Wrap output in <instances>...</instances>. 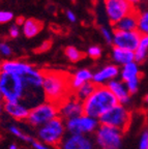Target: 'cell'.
<instances>
[{
	"label": "cell",
	"mask_w": 148,
	"mask_h": 149,
	"mask_svg": "<svg viewBox=\"0 0 148 149\" xmlns=\"http://www.w3.org/2000/svg\"><path fill=\"white\" fill-rule=\"evenodd\" d=\"M44 82L43 92L48 102H51L58 108L74 94L70 85L71 74L60 70H43Z\"/></svg>",
	"instance_id": "obj_1"
},
{
	"label": "cell",
	"mask_w": 148,
	"mask_h": 149,
	"mask_svg": "<svg viewBox=\"0 0 148 149\" xmlns=\"http://www.w3.org/2000/svg\"><path fill=\"white\" fill-rule=\"evenodd\" d=\"M118 104V100L108 87L105 85L96 86L94 92L83 102L84 115L95 119L100 118Z\"/></svg>",
	"instance_id": "obj_2"
},
{
	"label": "cell",
	"mask_w": 148,
	"mask_h": 149,
	"mask_svg": "<svg viewBox=\"0 0 148 149\" xmlns=\"http://www.w3.org/2000/svg\"><path fill=\"white\" fill-rule=\"evenodd\" d=\"M0 92L4 102H20L24 94V83L17 74H0Z\"/></svg>",
	"instance_id": "obj_3"
},
{
	"label": "cell",
	"mask_w": 148,
	"mask_h": 149,
	"mask_svg": "<svg viewBox=\"0 0 148 149\" xmlns=\"http://www.w3.org/2000/svg\"><path fill=\"white\" fill-rule=\"evenodd\" d=\"M65 133L63 119L56 117L38 130V137L43 142L54 147H60Z\"/></svg>",
	"instance_id": "obj_4"
},
{
	"label": "cell",
	"mask_w": 148,
	"mask_h": 149,
	"mask_svg": "<svg viewBox=\"0 0 148 149\" xmlns=\"http://www.w3.org/2000/svg\"><path fill=\"white\" fill-rule=\"evenodd\" d=\"M131 122V114L123 105L118 104L111 110L106 112L100 117V123L102 125L111 126L117 130L124 132L127 130Z\"/></svg>",
	"instance_id": "obj_5"
},
{
	"label": "cell",
	"mask_w": 148,
	"mask_h": 149,
	"mask_svg": "<svg viewBox=\"0 0 148 149\" xmlns=\"http://www.w3.org/2000/svg\"><path fill=\"white\" fill-rule=\"evenodd\" d=\"M95 139L101 149H120L122 145V132L111 126L101 125L96 132Z\"/></svg>",
	"instance_id": "obj_6"
},
{
	"label": "cell",
	"mask_w": 148,
	"mask_h": 149,
	"mask_svg": "<svg viewBox=\"0 0 148 149\" xmlns=\"http://www.w3.org/2000/svg\"><path fill=\"white\" fill-rule=\"evenodd\" d=\"M59 110L51 102H42L32 110H30L28 122L33 126H43L52 119L58 117Z\"/></svg>",
	"instance_id": "obj_7"
},
{
	"label": "cell",
	"mask_w": 148,
	"mask_h": 149,
	"mask_svg": "<svg viewBox=\"0 0 148 149\" xmlns=\"http://www.w3.org/2000/svg\"><path fill=\"white\" fill-rule=\"evenodd\" d=\"M107 17L115 25L127 15L135 13V7L126 0H104Z\"/></svg>",
	"instance_id": "obj_8"
},
{
	"label": "cell",
	"mask_w": 148,
	"mask_h": 149,
	"mask_svg": "<svg viewBox=\"0 0 148 149\" xmlns=\"http://www.w3.org/2000/svg\"><path fill=\"white\" fill-rule=\"evenodd\" d=\"M142 35L138 31H114L113 46L119 49H124L127 51L135 52L141 42Z\"/></svg>",
	"instance_id": "obj_9"
},
{
	"label": "cell",
	"mask_w": 148,
	"mask_h": 149,
	"mask_svg": "<svg viewBox=\"0 0 148 149\" xmlns=\"http://www.w3.org/2000/svg\"><path fill=\"white\" fill-rule=\"evenodd\" d=\"M98 125V121L95 118L88 116H80L66 120V128L71 135H84L92 133Z\"/></svg>",
	"instance_id": "obj_10"
},
{
	"label": "cell",
	"mask_w": 148,
	"mask_h": 149,
	"mask_svg": "<svg viewBox=\"0 0 148 149\" xmlns=\"http://www.w3.org/2000/svg\"><path fill=\"white\" fill-rule=\"evenodd\" d=\"M59 114L61 118L70 120L73 118H77L84 114L83 111V102H80L76 96L73 94L68 100H66L63 105L59 108Z\"/></svg>",
	"instance_id": "obj_11"
},
{
	"label": "cell",
	"mask_w": 148,
	"mask_h": 149,
	"mask_svg": "<svg viewBox=\"0 0 148 149\" xmlns=\"http://www.w3.org/2000/svg\"><path fill=\"white\" fill-rule=\"evenodd\" d=\"M119 74H120V70L118 68V65L108 64L93 74L92 82L96 86H103L106 82L109 83L112 80H115Z\"/></svg>",
	"instance_id": "obj_12"
},
{
	"label": "cell",
	"mask_w": 148,
	"mask_h": 149,
	"mask_svg": "<svg viewBox=\"0 0 148 149\" xmlns=\"http://www.w3.org/2000/svg\"><path fill=\"white\" fill-rule=\"evenodd\" d=\"M62 149H94L92 140L85 135H71L62 141Z\"/></svg>",
	"instance_id": "obj_13"
},
{
	"label": "cell",
	"mask_w": 148,
	"mask_h": 149,
	"mask_svg": "<svg viewBox=\"0 0 148 149\" xmlns=\"http://www.w3.org/2000/svg\"><path fill=\"white\" fill-rule=\"evenodd\" d=\"M30 64L20 60H3L0 63V72H8L22 77L32 68Z\"/></svg>",
	"instance_id": "obj_14"
},
{
	"label": "cell",
	"mask_w": 148,
	"mask_h": 149,
	"mask_svg": "<svg viewBox=\"0 0 148 149\" xmlns=\"http://www.w3.org/2000/svg\"><path fill=\"white\" fill-rule=\"evenodd\" d=\"M3 109L10 117L16 120H27L30 111L20 102H4Z\"/></svg>",
	"instance_id": "obj_15"
},
{
	"label": "cell",
	"mask_w": 148,
	"mask_h": 149,
	"mask_svg": "<svg viewBox=\"0 0 148 149\" xmlns=\"http://www.w3.org/2000/svg\"><path fill=\"white\" fill-rule=\"evenodd\" d=\"M107 87L109 88V90L113 93L118 100V102H120V105H125L130 102L131 100V94L128 93L124 82L119 81V80H112L109 83L107 84Z\"/></svg>",
	"instance_id": "obj_16"
},
{
	"label": "cell",
	"mask_w": 148,
	"mask_h": 149,
	"mask_svg": "<svg viewBox=\"0 0 148 149\" xmlns=\"http://www.w3.org/2000/svg\"><path fill=\"white\" fill-rule=\"evenodd\" d=\"M92 77H93V74L89 70H87V68L79 70L78 72H76L75 74H71L70 85H71V88H72L73 92L77 91L85 83L92 81Z\"/></svg>",
	"instance_id": "obj_17"
},
{
	"label": "cell",
	"mask_w": 148,
	"mask_h": 149,
	"mask_svg": "<svg viewBox=\"0 0 148 149\" xmlns=\"http://www.w3.org/2000/svg\"><path fill=\"white\" fill-rule=\"evenodd\" d=\"M112 59L116 64L125 65L135 61V52L127 51L124 49H119L114 47L112 50Z\"/></svg>",
	"instance_id": "obj_18"
},
{
	"label": "cell",
	"mask_w": 148,
	"mask_h": 149,
	"mask_svg": "<svg viewBox=\"0 0 148 149\" xmlns=\"http://www.w3.org/2000/svg\"><path fill=\"white\" fill-rule=\"evenodd\" d=\"M43 29V23L36 19H26L22 25V32L26 37L31 38L38 34Z\"/></svg>",
	"instance_id": "obj_19"
},
{
	"label": "cell",
	"mask_w": 148,
	"mask_h": 149,
	"mask_svg": "<svg viewBox=\"0 0 148 149\" xmlns=\"http://www.w3.org/2000/svg\"><path fill=\"white\" fill-rule=\"evenodd\" d=\"M120 77L122 82L127 83V82L136 80L140 78V68L139 64L137 62H131L128 64H125L122 66L120 70Z\"/></svg>",
	"instance_id": "obj_20"
},
{
	"label": "cell",
	"mask_w": 148,
	"mask_h": 149,
	"mask_svg": "<svg viewBox=\"0 0 148 149\" xmlns=\"http://www.w3.org/2000/svg\"><path fill=\"white\" fill-rule=\"evenodd\" d=\"M137 24H138V20H137V14L133 13V14L127 15L123 19H121L118 23L115 24V30H120V31H136L137 30Z\"/></svg>",
	"instance_id": "obj_21"
},
{
	"label": "cell",
	"mask_w": 148,
	"mask_h": 149,
	"mask_svg": "<svg viewBox=\"0 0 148 149\" xmlns=\"http://www.w3.org/2000/svg\"><path fill=\"white\" fill-rule=\"evenodd\" d=\"M95 88H96V85H95L93 82H87V83H85L84 85H82L77 91H75L74 95L76 96V98H78L80 102H83L86 98H88L93 92H94Z\"/></svg>",
	"instance_id": "obj_22"
},
{
	"label": "cell",
	"mask_w": 148,
	"mask_h": 149,
	"mask_svg": "<svg viewBox=\"0 0 148 149\" xmlns=\"http://www.w3.org/2000/svg\"><path fill=\"white\" fill-rule=\"evenodd\" d=\"M137 20H138L137 31L142 36L148 35V9L138 13L137 14Z\"/></svg>",
	"instance_id": "obj_23"
},
{
	"label": "cell",
	"mask_w": 148,
	"mask_h": 149,
	"mask_svg": "<svg viewBox=\"0 0 148 149\" xmlns=\"http://www.w3.org/2000/svg\"><path fill=\"white\" fill-rule=\"evenodd\" d=\"M64 54L66 56V58L71 62H78V61H80L81 59L84 58V54L73 46L66 47L64 50Z\"/></svg>",
	"instance_id": "obj_24"
},
{
	"label": "cell",
	"mask_w": 148,
	"mask_h": 149,
	"mask_svg": "<svg viewBox=\"0 0 148 149\" xmlns=\"http://www.w3.org/2000/svg\"><path fill=\"white\" fill-rule=\"evenodd\" d=\"M9 132H10L13 135L16 136V137L20 138L21 140H24V141H26V142H30L31 144L34 142V140H33L30 136H28V135H26V134H24L23 132L20 130V128H18L17 126H15V125L9 126Z\"/></svg>",
	"instance_id": "obj_25"
},
{
	"label": "cell",
	"mask_w": 148,
	"mask_h": 149,
	"mask_svg": "<svg viewBox=\"0 0 148 149\" xmlns=\"http://www.w3.org/2000/svg\"><path fill=\"white\" fill-rule=\"evenodd\" d=\"M148 54V49L145 47H142L139 45L138 49L135 51V62H137L138 64L141 62H143L146 59Z\"/></svg>",
	"instance_id": "obj_26"
},
{
	"label": "cell",
	"mask_w": 148,
	"mask_h": 149,
	"mask_svg": "<svg viewBox=\"0 0 148 149\" xmlns=\"http://www.w3.org/2000/svg\"><path fill=\"white\" fill-rule=\"evenodd\" d=\"M87 54L93 59L100 58L101 56H102V48L98 46H91L88 48Z\"/></svg>",
	"instance_id": "obj_27"
},
{
	"label": "cell",
	"mask_w": 148,
	"mask_h": 149,
	"mask_svg": "<svg viewBox=\"0 0 148 149\" xmlns=\"http://www.w3.org/2000/svg\"><path fill=\"white\" fill-rule=\"evenodd\" d=\"M139 81H140V79H136V80H132V81L125 83L127 91H128V93H130L131 95L135 94V93L138 91V89H139Z\"/></svg>",
	"instance_id": "obj_28"
},
{
	"label": "cell",
	"mask_w": 148,
	"mask_h": 149,
	"mask_svg": "<svg viewBox=\"0 0 148 149\" xmlns=\"http://www.w3.org/2000/svg\"><path fill=\"white\" fill-rule=\"evenodd\" d=\"M101 32H102L103 37L105 38L108 44H113V37H114V32H112L108 27H102L101 28Z\"/></svg>",
	"instance_id": "obj_29"
},
{
	"label": "cell",
	"mask_w": 148,
	"mask_h": 149,
	"mask_svg": "<svg viewBox=\"0 0 148 149\" xmlns=\"http://www.w3.org/2000/svg\"><path fill=\"white\" fill-rule=\"evenodd\" d=\"M0 55L3 57H9L13 55V50L8 44L4 42H0Z\"/></svg>",
	"instance_id": "obj_30"
},
{
	"label": "cell",
	"mask_w": 148,
	"mask_h": 149,
	"mask_svg": "<svg viewBox=\"0 0 148 149\" xmlns=\"http://www.w3.org/2000/svg\"><path fill=\"white\" fill-rule=\"evenodd\" d=\"M14 19V14L12 12L0 10V24H5L10 22Z\"/></svg>",
	"instance_id": "obj_31"
},
{
	"label": "cell",
	"mask_w": 148,
	"mask_h": 149,
	"mask_svg": "<svg viewBox=\"0 0 148 149\" xmlns=\"http://www.w3.org/2000/svg\"><path fill=\"white\" fill-rule=\"evenodd\" d=\"M20 32H21V29H20L19 25L15 24V25L10 26V28H9V31H8V34H9V36L12 37V38H17V37L20 35Z\"/></svg>",
	"instance_id": "obj_32"
},
{
	"label": "cell",
	"mask_w": 148,
	"mask_h": 149,
	"mask_svg": "<svg viewBox=\"0 0 148 149\" xmlns=\"http://www.w3.org/2000/svg\"><path fill=\"white\" fill-rule=\"evenodd\" d=\"M148 146V132H144L140 138L139 149H147Z\"/></svg>",
	"instance_id": "obj_33"
},
{
	"label": "cell",
	"mask_w": 148,
	"mask_h": 149,
	"mask_svg": "<svg viewBox=\"0 0 148 149\" xmlns=\"http://www.w3.org/2000/svg\"><path fill=\"white\" fill-rule=\"evenodd\" d=\"M50 48H51V40H45L40 46L37 47L35 52H36V53H43V52L48 51Z\"/></svg>",
	"instance_id": "obj_34"
},
{
	"label": "cell",
	"mask_w": 148,
	"mask_h": 149,
	"mask_svg": "<svg viewBox=\"0 0 148 149\" xmlns=\"http://www.w3.org/2000/svg\"><path fill=\"white\" fill-rule=\"evenodd\" d=\"M32 145H33V147H34L35 149H52V148H50L49 146H47V145L43 144V143L37 142V141H34V142L32 143Z\"/></svg>",
	"instance_id": "obj_35"
},
{
	"label": "cell",
	"mask_w": 148,
	"mask_h": 149,
	"mask_svg": "<svg viewBox=\"0 0 148 149\" xmlns=\"http://www.w3.org/2000/svg\"><path fill=\"white\" fill-rule=\"evenodd\" d=\"M65 15H66L67 20H68L70 22H76L77 18H76V15L74 14V12H72V10H67V12L65 13Z\"/></svg>",
	"instance_id": "obj_36"
},
{
	"label": "cell",
	"mask_w": 148,
	"mask_h": 149,
	"mask_svg": "<svg viewBox=\"0 0 148 149\" xmlns=\"http://www.w3.org/2000/svg\"><path fill=\"white\" fill-rule=\"evenodd\" d=\"M126 1H127L128 3H130V4H132L133 6H135V5L139 4L141 0H126Z\"/></svg>",
	"instance_id": "obj_37"
},
{
	"label": "cell",
	"mask_w": 148,
	"mask_h": 149,
	"mask_svg": "<svg viewBox=\"0 0 148 149\" xmlns=\"http://www.w3.org/2000/svg\"><path fill=\"white\" fill-rule=\"evenodd\" d=\"M24 21H25V20H24V18H19L18 20H17V25H23V23H24Z\"/></svg>",
	"instance_id": "obj_38"
},
{
	"label": "cell",
	"mask_w": 148,
	"mask_h": 149,
	"mask_svg": "<svg viewBox=\"0 0 148 149\" xmlns=\"http://www.w3.org/2000/svg\"><path fill=\"white\" fill-rule=\"evenodd\" d=\"M9 149H18V147H17L16 144H12L9 146Z\"/></svg>",
	"instance_id": "obj_39"
},
{
	"label": "cell",
	"mask_w": 148,
	"mask_h": 149,
	"mask_svg": "<svg viewBox=\"0 0 148 149\" xmlns=\"http://www.w3.org/2000/svg\"><path fill=\"white\" fill-rule=\"evenodd\" d=\"M145 102H146V104L148 105V94L146 95V98H145Z\"/></svg>",
	"instance_id": "obj_40"
},
{
	"label": "cell",
	"mask_w": 148,
	"mask_h": 149,
	"mask_svg": "<svg viewBox=\"0 0 148 149\" xmlns=\"http://www.w3.org/2000/svg\"><path fill=\"white\" fill-rule=\"evenodd\" d=\"M72 1H76V0H72Z\"/></svg>",
	"instance_id": "obj_41"
},
{
	"label": "cell",
	"mask_w": 148,
	"mask_h": 149,
	"mask_svg": "<svg viewBox=\"0 0 148 149\" xmlns=\"http://www.w3.org/2000/svg\"><path fill=\"white\" fill-rule=\"evenodd\" d=\"M147 149H148V146H147Z\"/></svg>",
	"instance_id": "obj_42"
},
{
	"label": "cell",
	"mask_w": 148,
	"mask_h": 149,
	"mask_svg": "<svg viewBox=\"0 0 148 149\" xmlns=\"http://www.w3.org/2000/svg\"><path fill=\"white\" fill-rule=\"evenodd\" d=\"M0 74H1V72H0Z\"/></svg>",
	"instance_id": "obj_43"
}]
</instances>
